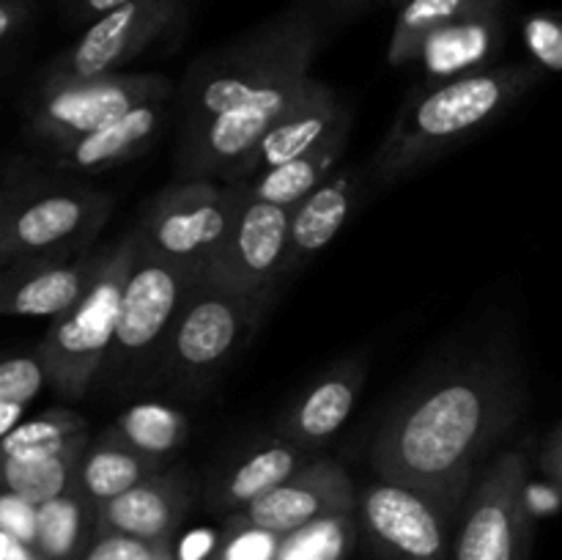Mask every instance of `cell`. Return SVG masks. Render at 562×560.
<instances>
[{
	"label": "cell",
	"mask_w": 562,
	"mask_h": 560,
	"mask_svg": "<svg viewBox=\"0 0 562 560\" xmlns=\"http://www.w3.org/2000/svg\"><path fill=\"white\" fill-rule=\"evenodd\" d=\"M324 33L316 0H291L187 66L173 91L179 93V179H225L311 80Z\"/></svg>",
	"instance_id": "1"
},
{
	"label": "cell",
	"mask_w": 562,
	"mask_h": 560,
	"mask_svg": "<svg viewBox=\"0 0 562 560\" xmlns=\"http://www.w3.org/2000/svg\"><path fill=\"white\" fill-rule=\"evenodd\" d=\"M525 395V371L508 344L439 368L376 428L373 472L426 494L456 519L477 464L519 423Z\"/></svg>",
	"instance_id": "2"
},
{
	"label": "cell",
	"mask_w": 562,
	"mask_h": 560,
	"mask_svg": "<svg viewBox=\"0 0 562 560\" xmlns=\"http://www.w3.org/2000/svg\"><path fill=\"white\" fill-rule=\"evenodd\" d=\"M538 80L536 64H497L420 88L406 99L368 170L379 184L417 173L508 113Z\"/></svg>",
	"instance_id": "3"
},
{
	"label": "cell",
	"mask_w": 562,
	"mask_h": 560,
	"mask_svg": "<svg viewBox=\"0 0 562 560\" xmlns=\"http://www.w3.org/2000/svg\"><path fill=\"white\" fill-rule=\"evenodd\" d=\"M113 206V192L60 179L38 170L31 159L16 157L0 242V269L25 258L80 256L110 220Z\"/></svg>",
	"instance_id": "4"
},
{
	"label": "cell",
	"mask_w": 562,
	"mask_h": 560,
	"mask_svg": "<svg viewBox=\"0 0 562 560\" xmlns=\"http://www.w3.org/2000/svg\"><path fill=\"white\" fill-rule=\"evenodd\" d=\"M137 253L135 228L104 245L102 264L80 300L53 318L38 340L36 362L44 382L64 401H80L97 384L119 318L121 294Z\"/></svg>",
	"instance_id": "5"
},
{
	"label": "cell",
	"mask_w": 562,
	"mask_h": 560,
	"mask_svg": "<svg viewBox=\"0 0 562 560\" xmlns=\"http://www.w3.org/2000/svg\"><path fill=\"white\" fill-rule=\"evenodd\" d=\"M274 294L236 296L198 285L170 324L148 382L195 393L228 366L272 307Z\"/></svg>",
	"instance_id": "6"
},
{
	"label": "cell",
	"mask_w": 562,
	"mask_h": 560,
	"mask_svg": "<svg viewBox=\"0 0 562 560\" xmlns=\"http://www.w3.org/2000/svg\"><path fill=\"white\" fill-rule=\"evenodd\" d=\"M195 283L198 275L192 269L168 261L137 242L135 261L121 294L113 338L97 382L108 390H126L146 382L165 344V335Z\"/></svg>",
	"instance_id": "7"
},
{
	"label": "cell",
	"mask_w": 562,
	"mask_h": 560,
	"mask_svg": "<svg viewBox=\"0 0 562 560\" xmlns=\"http://www.w3.org/2000/svg\"><path fill=\"white\" fill-rule=\"evenodd\" d=\"M176 82L159 71H108L97 77H42L27 97L25 135L38 152L99 130L137 104L168 102Z\"/></svg>",
	"instance_id": "8"
},
{
	"label": "cell",
	"mask_w": 562,
	"mask_h": 560,
	"mask_svg": "<svg viewBox=\"0 0 562 560\" xmlns=\"http://www.w3.org/2000/svg\"><path fill=\"white\" fill-rule=\"evenodd\" d=\"M245 195L236 184L179 179L148 201L132 225L146 250L201 275L239 214Z\"/></svg>",
	"instance_id": "9"
},
{
	"label": "cell",
	"mask_w": 562,
	"mask_h": 560,
	"mask_svg": "<svg viewBox=\"0 0 562 560\" xmlns=\"http://www.w3.org/2000/svg\"><path fill=\"white\" fill-rule=\"evenodd\" d=\"M527 475L525 450H505L481 472L456 516L450 560H530L532 519L521 505Z\"/></svg>",
	"instance_id": "10"
},
{
	"label": "cell",
	"mask_w": 562,
	"mask_h": 560,
	"mask_svg": "<svg viewBox=\"0 0 562 560\" xmlns=\"http://www.w3.org/2000/svg\"><path fill=\"white\" fill-rule=\"evenodd\" d=\"M351 514L379 560H450L456 519L404 483H366L357 489Z\"/></svg>",
	"instance_id": "11"
},
{
	"label": "cell",
	"mask_w": 562,
	"mask_h": 560,
	"mask_svg": "<svg viewBox=\"0 0 562 560\" xmlns=\"http://www.w3.org/2000/svg\"><path fill=\"white\" fill-rule=\"evenodd\" d=\"M192 0H132L88 22L71 47H66L44 77H97L124 71L154 42L181 25Z\"/></svg>",
	"instance_id": "12"
},
{
	"label": "cell",
	"mask_w": 562,
	"mask_h": 560,
	"mask_svg": "<svg viewBox=\"0 0 562 560\" xmlns=\"http://www.w3.org/2000/svg\"><path fill=\"white\" fill-rule=\"evenodd\" d=\"M289 214V206L245 198L225 242L198 275V285L236 296L278 294Z\"/></svg>",
	"instance_id": "13"
},
{
	"label": "cell",
	"mask_w": 562,
	"mask_h": 560,
	"mask_svg": "<svg viewBox=\"0 0 562 560\" xmlns=\"http://www.w3.org/2000/svg\"><path fill=\"white\" fill-rule=\"evenodd\" d=\"M355 497L357 486L351 483L349 472L338 461L313 456L285 481L269 489L263 497L225 516V525L258 527L274 536H285L318 519L351 514Z\"/></svg>",
	"instance_id": "14"
},
{
	"label": "cell",
	"mask_w": 562,
	"mask_h": 560,
	"mask_svg": "<svg viewBox=\"0 0 562 560\" xmlns=\"http://www.w3.org/2000/svg\"><path fill=\"white\" fill-rule=\"evenodd\" d=\"M349 108L340 102L338 93L327 82L311 77L294 97V102L267 126V132L252 143L250 152L225 173L223 184L250 179L274 165L289 163V159L316 148L335 132L349 130Z\"/></svg>",
	"instance_id": "15"
},
{
	"label": "cell",
	"mask_w": 562,
	"mask_h": 560,
	"mask_svg": "<svg viewBox=\"0 0 562 560\" xmlns=\"http://www.w3.org/2000/svg\"><path fill=\"white\" fill-rule=\"evenodd\" d=\"M104 245L80 256H42L0 269V316L55 318L75 305L102 264Z\"/></svg>",
	"instance_id": "16"
},
{
	"label": "cell",
	"mask_w": 562,
	"mask_h": 560,
	"mask_svg": "<svg viewBox=\"0 0 562 560\" xmlns=\"http://www.w3.org/2000/svg\"><path fill=\"white\" fill-rule=\"evenodd\" d=\"M192 505V481L184 467L159 470L119 497L93 508V533H119L170 547Z\"/></svg>",
	"instance_id": "17"
},
{
	"label": "cell",
	"mask_w": 562,
	"mask_h": 560,
	"mask_svg": "<svg viewBox=\"0 0 562 560\" xmlns=\"http://www.w3.org/2000/svg\"><path fill=\"white\" fill-rule=\"evenodd\" d=\"M368 379L366 355H351L324 371L278 423V437L302 450H316L344 428Z\"/></svg>",
	"instance_id": "18"
},
{
	"label": "cell",
	"mask_w": 562,
	"mask_h": 560,
	"mask_svg": "<svg viewBox=\"0 0 562 560\" xmlns=\"http://www.w3.org/2000/svg\"><path fill=\"white\" fill-rule=\"evenodd\" d=\"M165 104L168 102L137 104L99 130L44 148V159L55 170H80V173H99L132 163L157 143L168 115Z\"/></svg>",
	"instance_id": "19"
},
{
	"label": "cell",
	"mask_w": 562,
	"mask_h": 560,
	"mask_svg": "<svg viewBox=\"0 0 562 560\" xmlns=\"http://www.w3.org/2000/svg\"><path fill=\"white\" fill-rule=\"evenodd\" d=\"M357 198H360V173L344 170V173H329L316 190L291 206L289 234L278 269L280 283L300 272L338 236L355 212Z\"/></svg>",
	"instance_id": "20"
},
{
	"label": "cell",
	"mask_w": 562,
	"mask_h": 560,
	"mask_svg": "<svg viewBox=\"0 0 562 560\" xmlns=\"http://www.w3.org/2000/svg\"><path fill=\"white\" fill-rule=\"evenodd\" d=\"M307 459H313L311 450H302L285 439L274 437L267 443L256 445L239 459L231 461L223 472H217L206 492L209 508L228 516L241 511L252 500L263 497L269 489L278 486L280 481L300 470Z\"/></svg>",
	"instance_id": "21"
},
{
	"label": "cell",
	"mask_w": 562,
	"mask_h": 560,
	"mask_svg": "<svg viewBox=\"0 0 562 560\" xmlns=\"http://www.w3.org/2000/svg\"><path fill=\"white\" fill-rule=\"evenodd\" d=\"M505 0H406L398 5L393 36L387 44V64H415L426 44L439 33L470 20L492 16L503 11Z\"/></svg>",
	"instance_id": "22"
},
{
	"label": "cell",
	"mask_w": 562,
	"mask_h": 560,
	"mask_svg": "<svg viewBox=\"0 0 562 560\" xmlns=\"http://www.w3.org/2000/svg\"><path fill=\"white\" fill-rule=\"evenodd\" d=\"M346 141H349V130L335 132L324 143H318L311 152L300 154V157L289 159L283 165L263 170V173L250 176V179L231 181L241 190V195L250 201L272 203V206H296L307 192L316 190L329 173H335V165L344 157Z\"/></svg>",
	"instance_id": "23"
},
{
	"label": "cell",
	"mask_w": 562,
	"mask_h": 560,
	"mask_svg": "<svg viewBox=\"0 0 562 560\" xmlns=\"http://www.w3.org/2000/svg\"><path fill=\"white\" fill-rule=\"evenodd\" d=\"M168 464L135 453V450L115 443L113 437L102 432L88 439L86 450H82L80 464H77V486L82 489V494L97 508V505L119 497L121 492L132 489L135 483L157 475Z\"/></svg>",
	"instance_id": "24"
},
{
	"label": "cell",
	"mask_w": 562,
	"mask_h": 560,
	"mask_svg": "<svg viewBox=\"0 0 562 560\" xmlns=\"http://www.w3.org/2000/svg\"><path fill=\"white\" fill-rule=\"evenodd\" d=\"M108 437L126 445L135 453L168 464L176 450L190 437V421L176 406L162 401H140L132 404L104 428Z\"/></svg>",
	"instance_id": "25"
},
{
	"label": "cell",
	"mask_w": 562,
	"mask_h": 560,
	"mask_svg": "<svg viewBox=\"0 0 562 560\" xmlns=\"http://www.w3.org/2000/svg\"><path fill=\"white\" fill-rule=\"evenodd\" d=\"M88 439L66 445L53 453L0 456V489L33 505L58 497L77 481V464Z\"/></svg>",
	"instance_id": "26"
},
{
	"label": "cell",
	"mask_w": 562,
	"mask_h": 560,
	"mask_svg": "<svg viewBox=\"0 0 562 560\" xmlns=\"http://www.w3.org/2000/svg\"><path fill=\"white\" fill-rule=\"evenodd\" d=\"M93 536V503L77 481L58 497L36 505L33 547L44 560H80Z\"/></svg>",
	"instance_id": "27"
},
{
	"label": "cell",
	"mask_w": 562,
	"mask_h": 560,
	"mask_svg": "<svg viewBox=\"0 0 562 560\" xmlns=\"http://www.w3.org/2000/svg\"><path fill=\"white\" fill-rule=\"evenodd\" d=\"M497 27L499 14L481 16V20H470L464 22V25L450 27V31L434 36L417 60H426L428 71H437V75L442 77H453V71L456 75L472 71L467 69L472 60L481 64V60L492 53Z\"/></svg>",
	"instance_id": "28"
},
{
	"label": "cell",
	"mask_w": 562,
	"mask_h": 560,
	"mask_svg": "<svg viewBox=\"0 0 562 560\" xmlns=\"http://www.w3.org/2000/svg\"><path fill=\"white\" fill-rule=\"evenodd\" d=\"M91 437L88 421L80 412L47 410L33 421H20L9 434L0 437V456H36L53 453L71 443Z\"/></svg>",
	"instance_id": "29"
},
{
	"label": "cell",
	"mask_w": 562,
	"mask_h": 560,
	"mask_svg": "<svg viewBox=\"0 0 562 560\" xmlns=\"http://www.w3.org/2000/svg\"><path fill=\"white\" fill-rule=\"evenodd\" d=\"M355 538V514L329 516L280 536L274 560H346Z\"/></svg>",
	"instance_id": "30"
},
{
	"label": "cell",
	"mask_w": 562,
	"mask_h": 560,
	"mask_svg": "<svg viewBox=\"0 0 562 560\" xmlns=\"http://www.w3.org/2000/svg\"><path fill=\"white\" fill-rule=\"evenodd\" d=\"M44 384V371L33 355L0 357V404L27 406Z\"/></svg>",
	"instance_id": "31"
},
{
	"label": "cell",
	"mask_w": 562,
	"mask_h": 560,
	"mask_svg": "<svg viewBox=\"0 0 562 560\" xmlns=\"http://www.w3.org/2000/svg\"><path fill=\"white\" fill-rule=\"evenodd\" d=\"M280 536L258 527L225 525L209 560H274Z\"/></svg>",
	"instance_id": "32"
},
{
	"label": "cell",
	"mask_w": 562,
	"mask_h": 560,
	"mask_svg": "<svg viewBox=\"0 0 562 560\" xmlns=\"http://www.w3.org/2000/svg\"><path fill=\"white\" fill-rule=\"evenodd\" d=\"M170 558V547L148 544L140 538L119 536V533H93L80 560H165Z\"/></svg>",
	"instance_id": "33"
},
{
	"label": "cell",
	"mask_w": 562,
	"mask_h": 560,
	"mask_svg": "<svg viewBox=\"0 0 562 560\" xmlns=\"http://www.w3.org/2000/svg\"><path fill=\"white\" fill-rule=\"evenodd\" d=\"M525 42L538 69H562V25L552 14H532L525 22Z\"/></svg>",
	"instance_id": "34"
},
{
	"label": "cell",
	"mask_w": 562,
	"mask_h": 560,
	"mask_svg": "<svg viewBox=\"0 0 562 560\" xmlns=\"http://www.w3.org/2000/svg\"><path fill=\"white\" fill-rule=\"evenodd\" d=\"M0 530L20 541L33 544L36 536V505L0 489Z\"/></svg>",
	"instance_id": "35"
},
{
	"label": "cell",
	"mask_w": 562,
	"mask_h": 560,
	"mask_svg": "<svg viewBox=\"0 0 562 560\" xmlns=\"http://www.w3.org/2000/svg\"><path fill=\"white\" fill-rule=\"evenodd\" d=\"M560 500V486H554V483L549 481H532V478L527 475L525 486H521V505H525L532 525H536L538 519H547V516L558 514Z\"/></svg>",
	"instance_id": "36"
},
{
	"label": "cell",
	"mask_w": 562,
	"mask_h": 560,
	"mask_svg": "<svg viewBox=\"0 0 562 560\" xmlns=\"http://www.w3.org/2000/svg\"><path fill=\"white\" fill-rule=\"evenodd\" d=\"M36 16L33 0H0V49L9 47Z\"/></svg>",
	"instance_id": "37"
},
{
	"label": "cell",
	"mask_w": 562,
	"mask_h": 560,
	"mask_svg": "<svg viewBox=\"0 0 562 560\" xmlns=\"http://www.w3.org/2000/svg\"><path fill=\"white\" fill-rule=\"evenodd\" d=\"M379 3H384V0H316V9L322 14L324 25L340 27L355 22L357 16H362Z\"/></svg>",
	"instance_id": "38"
},
{
	"label": "cell",
	"mask_w": 562,
	"mask_h": 560,
	"mask_svg": "<svg viewBox=\"0 0 562 560\" xmlns=\"http://www.w3.org/2000/svg\"><path fill=\"white\" fill-rule=\"evenodd\" d=\"M126 3H132V0H58L66 20H69L71 25H82V27H86L88 22L97 20V16L108 14V11L119 9V5H126Z\"/></svg>",
	"instance_id": "39"
},
{
	"label": "cell",
	"mask_w": 562,
	"mask_h": 560,
	"mask_svg": "<svg viewBox=\"0 0 562 560\" xmlns=\"http://www.w3.org/2000/svg\"><path fill=\"white\" fill-rule=\"evenodd\" d=\"M220 533L209 530V527H198V530H190L179 541L176 552L170 549V560H209L212 558L214 547H217Z\"/></svg>",
	"instance_id": "40"
},
{
	"label": "cell",
	"mask_w": 562,
	"mask_h": 560,
	"mask_svg": "<svg viewBox=\"0 0 562 560\" xmlns=\"http://www.w3.org/2000/svg\"><path fill=\"white\" fill-rule=\"evenodd\" d=\"M541 475L543 481L554 483V486H562V428L560 423H554L549 428L547 439L541 445Z\"/></svg>",
	"instance_id": "41"
},
{
	"label": "cell",
	"mask_w": 562,
	"mask_h": 560,
	"mask_svg": "<svg viewBox=\"0 0 562 560\" xmlns=\"http://www.w3.org/2000/svg\"><path fill=\"white\" fill-rule=\"evenodd\" d=\"M0 560H44L33 544L20 541V538L9 536L0 530Z\"/></svg>",
	"instance_id": "42"
},
{
	"label": "cell",
	"mask_w": 562,
	"mask_h": 560,
	"mask_svg": "<svg viewBox=\"0 0 562 560\" xmlns=\"http://www.w3.org/2000/svg\"><path fill=\"white\" fill-rule=\"evenodd\" d=\"M14 170H16V157H9L0 163V242H3L5 206H9V192H11V179H14Z\"/></svg>",
	"instance_id": "43"
},
{
	"label": "cell",
	"mask_w": 562,
	"mask_h": 560,
	"mask_svg": "<svg viewBox=\"0 0 562 560\" xmlns=\"http://www.w3.org/2000/svg\"><path fill=\"white\" fill-rule=\"evenodd\" d=\"M25 410L27 406H22V404H0V437H3V434H9L11 428H14L16 423L25 417Z\"/></svg>",
	"instance_id": "44"
},
{
	"label": "cell",
	"mask_w": 562,
	"mask_h": 560,
	"mask_svg": "<svg viewBox=\"0 0 562 560\" xmlns=\"http://www.w3.org/2000/svg\"><path fill=\"white\" fill-rule=\"evenodd\" d=\"M384 3H387V5H395V9H398V5H404L406 0H384Z\"/></svg>",
	"instance_id": "45"
}]
</instances>
